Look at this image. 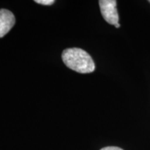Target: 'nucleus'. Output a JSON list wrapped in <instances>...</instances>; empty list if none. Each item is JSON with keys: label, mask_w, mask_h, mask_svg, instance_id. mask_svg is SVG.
<instances>
[{"label": "nucleus", "mask_w": 150, "mask_h": 150, "mask_svg": "<svg viewBox=\"0 0 150 150\" xmlns=\"http://www.w3.org/2000/svg\"><path fill=\"white\" fill-rule=\"evenodd\" d=\"M103 18L108 23L112 25L118 23L119 16L116 8L117 1L115 0H100L99 1Z\"/></svg>", "instance_id": "f03ea898"}, {"label": "nucleus", "mask_w": 150, "mask_h": 150, "mask_svg": "<svg viewBox=\"0 0 150 150\" xmlns=\"http://www.w3.org/2000/svg\"><path fill=\"white\" fill-rule=\"evenodd\" d=\"M115 28H119V27H120V24L119 23L116 24H115Z\"/></svg>", "instance_id": "423d86ee"}, {"label": "nucleus", "mask_w": 150, "mask_h": 150, "mask_svg": "<svg viewBox=\"0 0 150 150\" xmlns=\"http://www.w3.org/2000/svg\"><path fill=\"white\" fill-rule=\"evenodd\" d=\"M16 23L14 15L6 9H0V38L9 32Z\"/></svg>", "instance_id": "7ed1b4c3"}, {"label": "nucleus", "mask_w": 150, "mask_h": 150, "mask_svg": "<svg viewBox=\"0 0 150 150\" xmlns=\"http://www.w3.org/2000/svg\"><path fill=\"white\" fill-rule=\"evenodd\" d=\"M35 2L42 5H52L54 3V0H35Z\"/></svg>", "instance_id": "20e7f679"}, {"label": "nucleus", "mask_w": 150, "mask_h": 150, "mask_svg": "<svg viewBox=\"0 0 150 150\" xmlns=\"http://www.w3.org/2000/svg\"><path fill=\"white\" fill-rule=\"evenodd\" d=\"M100 150H123V149L117 147H106L102 148V149Z\"/></svg>", "instance_id": "39448f33"}, {"label": "nucleus", "mask_w": 150, "mask_h": 150, "mask_svg": "<svg viewBox=\"0 0 150 150\" xmlns=\"http://www.w3.org/2000/svg\"><path fill=\"white\" fill-rule=\"evenodd\" d=\"M63 63L71 70L79 73L87 74L93 72L95 65L88 53L80 48H69L62 54Z\"/></svg>", "instance_id": "f257e3e1"}, {"label": "nucleus", "mask_w": 150, "mask_h": 150, "mask_svg": "<svg viewBox=\"0 0 150 150\" xmlns=\"http://www.w3.org/2000/svg\"><path fill=\"white\" fill-rule=\"evenodd\" d=\"M149 3H150V1H149Z\"/></svg>", "instance_id": "0eeeda50"}]
</instances>
